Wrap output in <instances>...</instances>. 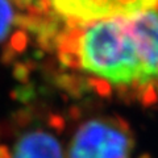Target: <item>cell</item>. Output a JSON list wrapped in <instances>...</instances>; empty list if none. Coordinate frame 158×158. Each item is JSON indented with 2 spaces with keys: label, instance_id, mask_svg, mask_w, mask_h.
Wrapping results in <instances>:
<instances>
[{
  "label": "cell",
  "instance_id": "obj_1",
  "mask_svg": "<svg viewBox=\"0 0 158 158\" xmlns=\"http://www.w3.org/2000/svg\"><path fill=\"white\" fill-rule=\"evenodd\" d=\"M81 67L115 86H146L140 52L127 17L92 23L78 46Z\"/></svg>",
  "mask_w": 158,
  "mask_h": 158
},
{
  "label": "cell",
  "instance_id": "obj_2",
  "mask_svg": "<svg viewBox=\"0 0 158 158\" xmlns=\"http://www.w3.org/2000/svg\"><path fill=\"white\" fill-rule=\"evenodd\" d=\"M133 149V135L124 121L94 117L75 129L66 158H132Z\"/></svg>",
  "mask_w": 158,
  "mask_h": 158
},
{
  "label": "cell",
  "instance_id": "obj_3",
  "mask_svg": "<svg viewBox=\"0 0 158 158\" xmlns=\"http://www.w3.org/2000/svg\"><path fill=\"white\" fill-rule=\"evenodd\" d=\"M50 3L63 17L91 24L133 16L158 6V0H50Z\"/></svg>",
  "mask_w": 158,
  "mask_h": 158
},
{
  "label": "cell",
  "instance_id": "obj_4",
  "mask_svg": "<svg viewBox=\"0 0 158 158\" xmlns=\"http://www.w3.org/2000/svg\"><path fill=\"white\" fill-rule=\"evenodd\" d=\"M0 158H66V152L54 132L34 127L19 133L11 146H0Z\"/></svg>",
  "mask_w": 158,
  "mask_h": 158
},
{
  "label": "cell",
  "instance_id": "obj_5",
  "mask_svg": "<svg viewBox=\"0 0 158 158\" xmlns=\"http://www.w3.org/2000/svg\"><path fill=\"white\" fill-rule=\"evenodd\" d=\"M127 21L140 52L144 81L149 86L158 79V13L150 9L128 16Z\"/></svg>",
  "mask_w": 158,
  "mask_h": 158
},
{
  "label": "cell",
  "instance_id": "obj_6",
  "mask_svg": "<svg viewBox=\"0 0 158 158\" xmlns=\"http://www.w3.org/2000/svg\"><path fill=\"white\" fill-rule=\"evenodd\" d=\"M15 20V11L11 0H0V41L8 36Z\"/></svg>",
  "mask_w": 158,
  "mask_h": 158
},
{
  "label": "cell",
  "instance_id": "obj_7",
  "mask_svg": "<svg viewBox=\"0 0 158 158\" xmlns=\"http://www.w3.org/2000/svg\"><path fill=\"white\" fill-rule=\"evenodd\" d=\"M157 9H158V6H157Z\"/></svg>",
  "mask_w": 158,
  "mask_h": 158
}]
</instances>
